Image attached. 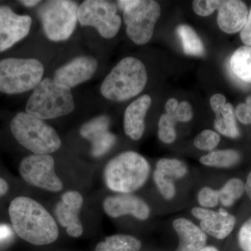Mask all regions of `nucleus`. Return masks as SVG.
<instances>
[{"label": "nucleus", "instance_id": "obj_7", "mask_svg": "<svg viewBox=\"0 0 251 251\" xmlns=\"http://www.w3.org/2000/svg\"><path fill=\"white\" fill-rule=\"evenodd\" d=\"M44 67L32 58H6L0 60V92L18 94L34 90L42 80Z\"/></svg>", "mask_w": 251, "mask_h": 251}, {"label": "nucleus", "instance_id": "obj_30", "mask_svg": "<svg viewBox=\"0 0 251 251\" xmlns=\"http://www.w3.org/2000/svg\"><path fill=\"white\" fill-rule=\"evenodd\" d=\"M221 1L217 0H196L193 1V8L195 13L198 16H210L219 9Z\"/></svg>", "mask_w": 251, "mask_h": 251}, {"label": "nucleus", "instance_id": "obj_8", "mask_svg": "<svg viewBox=\"0 0 251 251\" xmlns=\"http://www.w3.org/2000/svg\"><path fill=\"white\" fill-rule=\"evenodd\" d=\"M78 7L70 0H50L41 5L38 12L48 39L59 42L70 38L78 21Z\"/></svg>", "mask_w": 251, "mask_h": 251}, {"label": "nucleus", "instance_id": "obj_23", "mask_svg": "<svg viewBox=\"0 0 251 251\" xmlns=\"http://www.w3.org/2000/svg\"><path fill=\"white\" fill-rule=\"evenodd\" d=\"M214 125L218 133L227 138H237L240 136L232 104L226 103L222 112L216 115Z\"/></svg>", "mask_w": 251, "mask_h": 251}, {"label": "nucleus", "instance_id": "obj_20", "mask_svg": "<svg viewBox=\"0 0 251 251\" xmlns=\"http://www.w3.org/2000/svg\"><path fill=\"white\" fill-rule=\"evenodd\" d=\"M173 227L179 237L176 251H199L206 247V234L192 221L179 218L173 221Z\"/></svg>", "mask_w": 251, "mask_h": 251}, {"label": "nucleus", "instance_id": "obj_37", "mask_svg": "<svg viewBox=\"0 0 251 251\" xmlns=\"http://www.w3.org/2000/svg\"><path fill=\"white\" fill-rule=\"evenodd\" d=\"M12 234V231L8 226L0 225V242H4L9 239Z\"/></svg>", "mask_w": 251, "mask_h": 251}, {"label": "nucleus", "instance_id": "obj_17", "mask_svg": "<svg viewBox=\"0 0 251 251\" xmlns=\"http://www.w3.org/2000/svg\"><path fill=\"white\" fill-rule=\"evenodd\" d=\"M98 62L94 57L81 56L59 68L53 79L59 84L71 89L90 80L97 72Z\"/></svg>", "mask_w": 251, "mask_h": 251}, {"label": "nucleus", "instance_id": "obj_39", "mask_svg": "<svg viewBox=\"0 0 251 251\" xmlns=\"http://www.w3.org/2000/svg\"><path fill=\"white\" fill-rule=\"evenodd\" d=\"M245 192L251 201V172L248 175L247 181L245 184Z\"/></svg>", "mask_w": 251, "mask_h": 251}, {"label": "nucleus", "instance_id": "obj_31", "mask_svg": "<svg viewBox=\"0 0 251 251\" xmlns=\"http://www.w3.org/2000/svg\"><path fill=\"white\" fill-rule=\"evenodd\" d=\"M238 242L243 251H251V218L247 220L239 229Z\"/></svg>", "mask_w": 251, "mask_h": 251}, {"label": "nucleus", "instance_id": "obj_15", "mask_svg": "<svg viewBox=\"0 0 251 251\" xmlns=\"http://www.w3.org/2000/svg\"><path fill=\"white\" fill-rule=\"evenodd\" d=\"M187 173L186 163L179 159L161 158L157 162L153 181L164 199L170 201L175 197V181L184 177Z\"/></svg>", "mask_w": 251, "mask_h": 251}, {"label": "nucleus", "instance_id": "obj_27", "mask_svg": "<svg viewBox=\"0 0 251 251\" xmlns=\"http://www.w3.org/2000/svg\"><path fill=\"white\" fill-rule=\"evenodd\" d=\"M176 121L175 117L168 114L162 115L158 122V137L163 143H174L176 138L175 125Z\"/></svg>", "mask_w": 251, "mask_h": 251}, {"label": "nucleus", "instance_id": "obj_32", "mask_svg": "<svg viewBox=\"0 0 251 251\" xmlns=\"http://www.w3.org/2000/svg\"><path fill=\"white\" fill-rule=\"evenodd\" d=\"M236 116L244 125H251V96L246 99L245 103H240L235 110Z\"/></svg>", "mask_w": 251, "mask_h": 251}, {"label": "nucleus", "instance_id": "obj_9", "mask_svg": "<svg viewBox=\"0 0 251 251\" xmlns=\"http://www.w3.org/2000/svg\"><path fill=\"white\" fill-rule=\"evenodd\" d=\"M77 19L81 25L95 28L105 39L117 35L122 25L115 3L105 0H86L79 6Z\"/></svg>", "mask_w": 251, "mask_h": 251}, {"label": "nucleus", "instance_id": "obj_6", "mask_svg": "<svg viewBox=\"0 0 251 251\" xmlns=\"http://www.w3.org/2000/svg\"><path fill=\"white\" fill-rule=\"evenodd\" d=\"M117 5L123 10L124 22L130 40L144 45L151 40L154 26L161 16V7L153 0H121Z\"/></svg>", "mask_w": 251, "mask_h": 251}, {"label": "nucleus", "instance_id": "obj_2", "mask_svg": "<svg viewBox=\"0 0 251 251\" xmlns=\"http://www.w3.org/2000/svg\"><path fill=\"white\" fill-rule=\"evenodd\" d=\"M150 173V164L142 155L135 151H125L107 163L104 181L107 187L114 192L131 193L145 185Z\"/></svg>", "mask_w": 251, "mask_h": 251}, {"label": "nucleus", "instance_id": "obj_16", "mask_svg": "<svg viewBox=\"0 0 251 251\" xmlns=\"http://www.w3.org/2000/svg\"><path fill=\"white\" fill-rule=\"evenodd\" d=\"M104 211L110 217L119 218L131 215L145 221L150 214V208L142 198L131 193H119L109 196L103 202Z\"/></svg>", "mask_w": 251, "mask_h": 251}, {"label": "nucleus", "instance_id": "obj_10", "mask_svg": "<svg viewBox=\"0 0 251 251\" xmlns=\"http://www.w3.org/2000/svg\"><path fill=\"white\" fill-rule=\"evenodd\" d=\"M19 172L23 179L36 187L51 192L63 188L62 180L56 175L53 157L50 154H33L21 161Z\"/></svg>", "mask_w": 251, "mask_h": 251}, {"label": "nucleus", "instance_id": "obj_19", "mask_svg": "<svg viewBox=\"0 0 251 251\" xmlns=\"http://www.w3.org/2000/svg\"><path fill=\"white\" fill-rule=\"evenodd\" d=\"M151 103V97L145 94L127 107L124 117V128L130 139L138 140L143 136L145 129V118Z\"/></svg>", "mask_w": 251, "mask_h": 251}, {"label": "nucleus", "instance_id": "obj_33", "mask_svg": "<svg viewBox=\"0 0 251 251\" xmlns=\"http://www.w3.org/2000/svg\"><path fill=\"white\" fill-rule=\"evenodd\" d=\"M193 116L192 107L188 102H181L178 105L177 110L175 113L176 121L188 122L192 120Z\"/></svg>", "mask_w": 251, "mask_h": 251}, {"label": "nucleus", "instance_id": "obj_12", "mask_svg": "<svg viewBox=\"0 0 251 251\" xmlns=\"http://www.w3.org/2000/svg\"><path fill=\"white\" fill-rule=\"evenodd\" d=\"M83 205V198L77 191L64 193L54 209L56 219L72 237H79L83 232L79 214Z\"/></svg>", "mask_w": 251, "mask_h": 251}, {"label": "nucleus", "instance_id": "obj_26", "mask_svg": "<svg viewBox=\"0 0 251 251\" xmlns=\"http://www.w3.org/2000/svg\"><path fill=\"white\" fill-rule=\"evenodd\" d=\"M245 192V184L239 178H232L220 190H216L219 202L225 207L233 205Z\"/></svg>", "mask_w": 251, "mask_h": 251}, {"label": "nucleus", "instance_id": "obj_1", "mask_svg": "<svg viewBox=\"0 0 251 251\" xmlns=\"http://www.w3.org/2000/svg\"><path fill=\"white\" fill-rule=\"evenodd\" d=\"M9 214L15 232L29 244L47 245L59 237L55 220L40 203L30 198H15L10 204Z\"/></svg>", "mask_w": 251, "mask_h": 251}, {"label": "nucleus", "instance_id": "obj_3", "mask_svg": "<svg viewBox=\"0 0 251 251\" xmlns=\"http://www.w3.org/2000/svg\"><path fill=\"white\" fill-rule=\"evenodd\" d=\"M148 82L146 68L140 59L126 57L104 79L100 93L112 101H125L136 97Z\"/></svg>", "mask_w": 251, "mask_h": 251}, {"label": "nucleus", "instance_id": "obj_25", "mask_svg": "<svg viewBox=\"0 0 251 251\" xmlns=\"http://www.w3.org/2000/svg\"><path fill=\"white\" fill-rule=\"evenodd\" d=\"M176 32L181 39L185 53L188 55L202 56L204 48L201 39L192 27L187 25H180Z\"/></svg>", "mask_w": 251, "mask_h": 251}, {"label": "nucleus", "instance_id": "obj_4", "mask_svg": "<svg viewBox=\"0 0 251 251\" xmlns=\"http://www.w3.org/2000/svg\"><path fill=\"white\" fill-rule=\"evenodd\" d=\"M75 108L71 89L53 78L46 77L33 91L26 105L27 113L41 120H52L69 115Z\"/></svg>", "mask_w": 251, "mask_h": 251}, {"label": "nucleus", "instance_id": "obj_14", "mask_svg": "<svg viewBox=\"0 0 251 251\" xmlns=\"http://www.w3.org/2000/svg\"><path fill=\"white\" fill-rule=\"evenodd\" d=\"M191 213L201 221V229L206 234L217 239L228 237L235 226L236 218L222 208L216 211L196 206L193 208Z\"/></svg>", "mask_w": 251, "mask_h": 251}, {"label": "nucleus", "instance_id": "obj_24", "mask_svg": "<svg viewBox=\"0 0 251 251\" xmlns=\"http://www.w3.org/2000/svg\"><path fill=\"white\" fill-rule=\"evenodd\" d=\"M240 158V154L235 150H216L201 157L200 162L212 168H228L237 164Z\"/></svg>", "mask_w": 251, "mask_h": 251}, {"label": "nucleus", "instance_id": "obj_29", "mask_svg": "<svg viewBox=\"0 0 251 251\" xmlns=\"http://www.w3.org/2000/svg\"><path fill=\"white\" fill-rule=\"evenodd\" d=\"M198 201L201 207L211 209L219 204L216 190L209 187L202 188L198 193Z\"/></svg>", "mask_w": 251, "mask_h": 251}, {"label": "nucleus", "instance_id": "obj_11", "mask_svg": "<svg viewBox=\"0 0 251 251\" xmlns=\"http://www.w3.org/2000/svg\"><path fill=\"white\" fill-rule=\"evenodd\" d=\"M32 20L27 15H19L9 6H0V52H4L26 37Z\"/></svg>", "mask_w": 251, "mask_h": 251}, {"label": "nucleus", "instance_id": "obj_36", "mask_svg": "<svg viewBox=\"0 0 251 251\" xmlns=\"http://www.w3.org/2000/svg\"><path fill=\"white\" fill-rule=\"evenodd\" d=\"M178 103L177 100L174 98L170 99L167 101L166 105V114L171 115V116L175 117V113H176V110H177Z\"/></svg>", "mask_w": 251, "mask_h": 251}, {"label": "nucleus", "instance_id": "obj_35", "mask_svg": "<svg viewBox=\"0 0 251 251\" xmlns=\"http://www.w3.org/2000/svg\"><path fill=\"white\" fill-rule=\"evenodd\" d=\"M240 36L244 45L251 47V9L249 11L247 23L241 31Z\"/></svg>", "mask_w": 251, "mask_h": 251}, {"label": "nucleus", "instance_id": "obj_38", "mask_svg": "<svg viewBox=\"0 0 251 251\" xmlns=\"http://www.w3.org/2000/svg\"><path fill=\"white\" fill-rule=\"evenodd\" d=\"M9 190V185L2 178L0 177V197H2Z\"/></svg>", "mask_w": 251, "mask_h": 251}, {"label": "nucleus", "instance_id": "obj_21", "mask_svg": "<svg viewBox=\"0 0 251 251\" xmlns=\"http://www.w3.org/2000/svg\"><path fill=\"white\" fill-rule=\"evenodd\" d=\"M229 66L239 80L251 84V46H241L236 50L229 60Z\"/></svg>", "mask_w": 251, "mask_h": 251}, {"label": "nucleus", "instance_id": "obj_22", "mask_svg": "<svg viewBox=\"0 0 251 251\" xmlns=\"http://www.w3.org/2000/svg\"><path fill=\"white\" fill-rule=\"evenodd\" d=\"M141 247V242L133 236L115 234L99 243L95 251H139Z\"/></svg>", "mask_w": 251, "mask_h": 251}, {"label": "nucleus", "instance_id": "obj_5", "mask_svg": "<svg viewBox=\"0 0 251 251\" xmlns=\"http://www.w3.org/2000/svg\"><path fill=\"white\" fill-rule=\"evenodd\" d=\"M10 128L18 143L34 154H50L62 145L52 126L26 112H19L12 119Z\"/></svg>", "mask_w": 251, "mask_h": 251}, {"label": "nucleus", "instance_id": "obj_34", "mask_svg": "<svg viewBox=\"0 0 251 251\" xmlns=\"http://www.w3.org/2000/svg\"><path fill=\"white\" fill-rule=\"evenodd\" d=\"M226 105V99L221 94H216L210 99L211 108L216 115H219Z\"/></svg>", "mask_w": 251, "mask_h": 251}, {"label": "nucleus", "instance_id": "obj_13", "mask_svg": "<svg viewBox=\"0 0 251 251\" xmlns=\"http://www.w3.org/2000/svg\"><path fill=\"white\" fill-rule=\"evenodd\" d=\"M110 119L105 115L95 117L81 126V136L92 143V156H103L111 150L117 137L108 130Z\"/></svg>", "mask_w": 251, "mask_h": 251}, {"label": "nucleus", "instance_id": "obj_40", "mask_svg": "<svg viewBox=\"0 0 251 251\" xmlns=\"http://www.w3.org/2000/svg\"><path fill=\"white\" fill-rule=\"evenodd\" d=\"M20 2L27 7H33V6L39 4L41 1H39V0H22V1H20Z\"/></svg>", "mask_w": 251, "mask_h": 251}, {"label": "nucleus", "instance_id": "obj_41", "mask_svg": "<svg viewBox=\"0 0 251 251\" xmlns=\"http://www.w3.org/2000/svg\"><path fill=\"white\" fill-rule=\"evenodd\" d=\"M199 251H219L216 249V247H211V246H209V247H205L203 248L202 249L200 250Z\"/></svg>", "mask_w": 251, "mask_h": 251}, {"label": "nucleus", "instance_id": "obj_28", "mask_svg": "<svg viewBox=\"0 0 251 251\" xmlns=\"http://www.w3.org/2000/svg\"><path fill=\"white\" fill-rule=\"evenodd\" d=\"M221 137L217 132L212 130H204L200 133L194 139V145L198 150L212 151L218 146Z\"/></svg>", "mask_w": 251, "mask_h": 251}, {"label": "nucleus", "instance_id": "obj_18", "mask_svg": "<svg viewBox=\"0 0 251 251\" xmlns=\"http://www.w3.org/2000/svg\"><path fill=\"white\" fill-rule=\"evenodd\" d=\"M217 23L221 30L227 34L242 31L247 23L249 11L247 4L239 0L221 1Z\"/></svg>", "mask_w": 251, "mask_h": 251}]
</instances>
